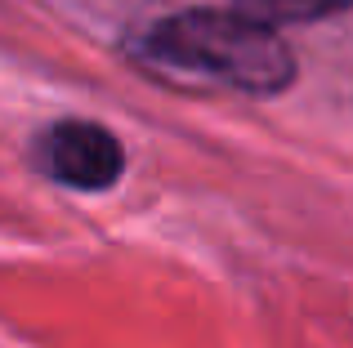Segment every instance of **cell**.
<instances>
[{
    "instance_id": "6da1fadb",
    "label": "cell",
    "mask_w": 353,
    "mask_h": 348,
    "mask_svg": "<svg viewBox=\"0 0 353 348\" xmlns=\"http://www.w3.org/2000/svg\"><path fill=\"white\" fill-rule=\"evenodd\" d=\"M130 58L174 85H206L246 98H277L300 76L286 36L233 5L157 18L130 41Z\"/></svg>"
},
{
    "instance_id": "7a4b0ae2",
    "label": "cell",
    "mask_w": 353,
    "mask_h": 348,
    "mask_svg": "<svg viewBox=\"0 0 353 348\" xmlns=\"http://www.w3.org/2000/svg\"><path fill=\"white\" fill-rule=\"evenodd\" d=\"M32 166L72 192H108L125 174V148L108 125L68 116L32 139Z\"/></svg>"
},
{
    "instance_id": "3957f363",
    "label": "cell",
    "mask_w": 353,
    "mask_h": 348,
    "mask_svg": "<svg viewBox=\"0 0 353 348\" xmlns=\"http://www.w3.org/2000/svg\"><path fill=\"white\" fill-rule=\"evenodd\" d=\"M233 9L268 27H291V23H322V18L349 14L353 0H233Z\"/></svg>"
}]
</instances>
